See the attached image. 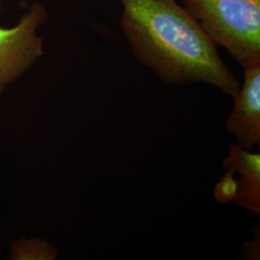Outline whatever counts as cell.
Masks as SVG:
<instances>
[{
  "label": "cell",
  "mask_w": 260,
  "mask_h": 260,
  "mask_svg": "<svg viewBox=\"0 0 260 260\" xmlns=\"http://www.w3.org/2000/svg\"><path fill=\"white\" fill-rule=\"evenodd\" d=\"M216 47L243 69L260 64V0H183Z\"/></svg>",
  "instance_id": "obj_2"
},
{
  "label": "cell",
  "mask_w": 260,
  "mask_h": 260,
  "mask_svg": "<svg viewBox=\"0 0 260 260\" xmlns=\"http://www.w3.org/2000/svg\"><path fill=\"white\" fill-rule=\"evenodd\" d=\"M47 18V9L34 2L16 26H0V94L44 55L37 30Z\"/></svg>",
  "instance_id": "obj_3"
},
{
  "label": "cell",
  "mask_w": 260,
  "mask_h": 260,
  "mask_svg": "<svg viewBox=\"0 0 260 260\" xmlns=\"http://www.w3.org/2000/svg\"><path fill=\"white\" fill-rule=\"evenodd\" d=\"M223 168L234 172L238 192L235 205L259 216L260 153L242 149L235 143L231 145L229 156L223 160Z\"/></svg>",
  "instance_id": "obj_5"
},
{
  "label": "cell",
  "mask_w": 260,
  "mask_h": 260,
  "mask_svg": "<svg viewBox=\"0 0 260 260\" xmlns=\"http://www.w3.org/2000/svg\"><path fill=\"white\" fill-rule=\"evenodd\" d=\"M121 26L140 64L164 82L206 83L233 98L240 88L217 47L177 0H120Z\"/></svg>",
  "instance_id": "obj_1"
},
{
  "label": "cell",
  "mask_w": 260,
  "mask_h": 260,
  "mask_svg": "<svg viewBox=\"0 0 260 260\" xmlns=\"http://www.w3.org/2000/svg\"><path fill=\"white\" fill-rule=\"evenodd\" d=\"M225 129L236 145L252 150L260 145V64L244 69V82L233 98Z\"/></svg>",
  "instance_id": "obj_4"
},
{
  "label": "cell",
  "mask_w": 260,
  "mask_h": 260,
  "mask_svg": "<svg viewBox=\"0 0 260 260\" xmlns=\"http://www.w3.org/2000/svg\"><path fill=\"white\" fill-rule=\"evenodd\" d=\"M57 256V250L48 242L39 238H31L15 242L11 250L10 259L53 260Z\"/></svg>",
  "instance_id": "obj_6"
},
{
  "label": "cell",
  "mask_w": 260,
  "mask_h": 260,
  "mask_svg": "<svg viewBox=\"0 0 260 260\" xmlns=\"http://www.w3.org/2000/svg\"><path fill=\"white\" fill-rule=\"evenodd\" d=\"M2 11V5H1V1H0V12Z\"/></svg>",
  "instance_id": "obj_8"
},
{
  "label": "cell",
  "mask_w": 260,
  "mask_h": 260,
  "mask_svg": "<svg viewBox=\"0 0 260 260\" xmlns=\"http://www.w3.org/2000/svg\"><path fill=\"white\" fill-rule=\"evenodd\" d=\"M238 192V185L235 176L231 170L223 175L220 181L215 186L214 197L221 204L233 203L236 200Z\"/></svg>",
  "instance_id": "obj_7"
}]
</instances>
